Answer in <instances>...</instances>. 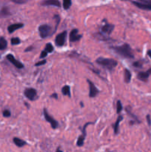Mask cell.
<instances>
[{"label": "cell", "mask_w": 151, "mask_h": 152, "mask_svg": "<svg viewBox=\"0 0 151 152\" xmlns=\"http://www.w3.org/2000/svg\"><path fill=\"white\" fill-rule=\"evenodd\" d=\"M112 50L115 51L116 54L126 59H133L134 55L133 53L131 46L128 44H124L120 46H111Z\"/></svg>", "instance_id": "obj_1"}, {"label": "cell", "mask_w": 151, "mask_h": 152, "mask_svg": "<svg viewBox=\"0 0 151 152\" xmlns=\"http://www.w3.org/2000/svg\"><path fill=\"white\" fill-rule=\"evenodd\" d=\"M98 65H101L104 68L111 71L113 68H116L118 65L117 61L113 59H109V58H104V57H99L96 60Z\"/></svg>", "instance_id": "obj_2"}, {"label": "cell", "mask_w": 151, "mask_h": 152, "mask_svg": "<svg viewBox=\"0 0 151 152\" xmlns=\"http://www.w3.org/2000/svg\"><path fill=\"white\" fill-rule=\"evenodd\" d=\"M39 32L40 37L42 39L47 38L55 33L54 30H53V28L51 25L46 24L41 25L39 27Z\"/></svg>", "instance_id": "obj_3"}, {"label": "cell", "mask_w": 151, "mask_h": 152, "mask_svg": "<svg viewBox=\"0 0 151 152\" xmlns=\"http://www.w3.org/2000/svg\"><path fill=\"white\" fill-rule=\"evenodd\" d=\"M132 3L137 8L145 11H151V0H136Z\"/></svg>", "instance_id": "obj_4"}, {"label": "cell", "mask_w": 151, "mask_h": 152, "mask_svg": "<svg viewBox=\"0 0 151 152\" xmlns=\"http://www.w3.org/2000/svg\"><path fill=\"white\" fill-rule=\"evenodd\" d=\"M67 32L66 30L62 32L61 33L58 34L56 37V40H55V43L57 46L59 47H62L65 45L66 42V39H67Z\"/></svg>", "instance_id": "obj_5"}, {"label": "cell", "mask_w": 151, "mask_h": 152, "mask_svg": "<svg viewBox=\"0 0 151 152\" xmlns=\"http://www.w3.org/2000/svg\"><path fill=\"white\" fill-rule=\"evenodd\" d=\"M44 117H45V119H46L48 122H50L52 128L56 129V128L59 126V122L48 114V110H47L46 108H44Z\"/></svg>", "instance_id": "obj_6"}, {"label": "cell", "mask_w": 151, "mask_h": 152, "mask_svg": "<svg viewBox=\"0 0 151 152\" xmlns=\"http://www.w3.org/2000/svg\"><path fill=\"white\" fill-rule=\"evenodd\" d=\"M113 30H114V25H113L105 24V25H103L101 28V34H102L103 37H106L107 36H109V35L111 34V33L113 32Z\"/></svg>", "instance_id": "obj_7"}, {"label": "cell", "mask_w": 151, "mask_h": 152, "mask_svg": "<svg viewBox=\"0 0 151 152\" xmlns=\"http://www.w3.org/2000/svg\"><path fill=\"white\" fill-rule=\"evenodd\" d=\"M24 94L28 100L34 101L37 100L38 96H37V91L34 88H26L24 91Z\"/></svg>", "instance_id": "obj_8"}, {"label": "cell", "mask_w": 151, "mask_h": 152, "mask_svg": "<svg viewBox=\"0 0 151 152\" xmlns=\"http://www.w3.org/2000/svg\"><path fill=\"white\" fill-rule=\"evenodd\" d=\"M87 81H88V83L89 85V97L91 98L96 97L99 93V90L96 87L93 83H92L90 79H87Z\"/></svg>", "instance_id": "obj_9"}, {"label": "cell", "mask_w": 151, "mask_h": 152, "mask_svg": "<svg viewBox=\"0 0 151 152\" xmlns=\"http://www.w3.org/2000/svg\"><path fill=\"white\" fill-rule=\"evenodd\" d=\"M6 58L7 59L9 60L10 62H11V63L13 64L16 68H19V69H22V68H24V65L21 62H19V61L16 60V59H15V57H13L12 54H8V55L6 56Z\"/></svg>", "instance_id": "obj_10"}, {"label": "cell", "mask_w": 151, "mask_h": 152, "mask_svg": "<svg viewBox=\"0 0 151 152\" xmlns=\"http://www.w3.org/2000/svg\"><path fill=\"white\" fill-rule=\"evenodd\" d=\"M81 35L79 34V30L78 29H73L70 33V37H69V40L70 42H77L81 38Z\"/></svg>", "instance_id": "obj_11"}, {"label": "cell", "mask_w": 151, "mask_h": 152, "mask_svg": "<svg viewBox=\"0 0 151 152\" xmlns=\"http://www.w3.org/2000/svg\"><path fill=\"white\" fill-rule=\"evenodd\" d=\"M41 5L43 6H54L60 8L61 3L59 0H44L41 2Z\"/></svg>", "instance_id": "obj_12"}, {"label": "cell", "mask_w": 151, "mask_h": 152, "mask_svg": "<svg viewBox=\"0 0 151 152\" xmlns=\"http://www.w3.org/2000/svg\"><path fill=\"white\" fill-rule=\"evenodd\" d=\"M23 26H24V25H23L22 23H16V24L11 25L8 26V30L10 33H12L13 32H14L15 30L22 28Z\"/></svg>", "instance_id": "obj_13"}, {"label": "cell", "mask_w": 151, "mask_h": 152, "mask_svg": "<svg viewBox=\"0 0 151 152\" xmlns=\"http://www.w3.org/2000/svg\"><path fill=\"white\" fill-rule=\"evenodd\" d=\"M150 72L149 71H142V72H139L137 75V77H138V79L142 81H145L148 79L150 76Z\"/></svg>", "instance_id": "obj_14"}, {"label": "cell", "mask_w": 151, "mask_h": 152, "mask_svg": "<svg viewBox=\"0 0 151 152\" xmlns=\"http://www.w3.org/2000/svg\"><path fill=\"white\" fill-rule=\"evenodd\" d=\"M13 143H14V144L16 145V146H18V147L19 148L23 147V146H25L26 144H27V143H26L25 140L19 139V138L18 137L13 138Z\"/></svg>", "instance_id": "obj_15"}, {"label": "cell", "mask_w": 151, "mask_h": 152, "mask_svg": "<svg viewBox=\"0 0 151 152\" xmlns=\"http://www.w3.org/2000/svg\"><path fill=\"white\" fill-rule=\"evenodd\" d=\"M131 77H132V75H131V71H129L128 69H124V80L126 83H130L131 80Z\"/></svg>", "instance_id": "obj_16"}, {"label": "cell", "mask_w": 151, "mask_h": 152, "mask_svg": "<svg viewBox=\"0 0 151 152\" xmlns=\"http://www.w3.org/2000/svg\"><path fill=\"white\" fill-rule=\"evenodd\" d=\"M122 120H123V117L122 116H119V117L117 118V120H116V123L114 125V133L116 134H117L119 133V123Z\"/></svg>", "instance_id": "obj_17"}, {"label": "cell", "mask_w": 151, "mask_h": 152, "mask_svg": "<svg viewBox=\"0 0 151 152\" xmlns=\"http://www.w3.org/2000/svg\"><path fill=\"white\" fill-rule=\"evenodd\" d=\"M62 93L63 95L68 96L70 97V88L69 86H65L62 88Z\"/></svg>", "instance_id": "obj_18"}, {"label": "cell", "mask_w": 151, "mask_h": 152, "mask_svg": "<svg viewBox=\"0 0 151 152\" xmlns=\"http://www.w3.org/2000/svg\"><path fill=\"white\" fill-rule=\"evenodd\" d=\"M7 45H8V42L3 37H1L0 38V50H5L7 48Z\"/></svg>", "instance_id": "obj_19"}, {"label": "cell", "mask_w": 151, "mask_h": 152, "mask_svg": "<svg viewBox=\"0 0 151 152\" xmlns=\"http://www.w3.org/2000/svg\"><path fill=\"white\" fill-rule=\"evenodd\" d=\"M72 5L71 0H63V8L65 10H68Z\"/></svg>", "instance_id": "obj_20"}, {"label": "cell", "mask_w": 151, "mask_h": 152, "mask_svg": "<svg viewBox=\"0 0 151 152\" xmlns=\"http://www.w3.org/2000/svg\"><path fill=\"white\" fill-rule=\"evenodd\" d=\"M84 139H85V136H84V135L81 134V136H79L78 140H77V146H79V147H81V146H82L83 145H84Z\"/></svg>", "instance_id": "obj_21"}, {"label": "cell", "mask_w": 151, "mask_h": 152, "mask_svg": "<svg viewBox=\"0 0 151 152\" xmlns=\"http://www.w3.org/2000/svg\"><path fill=\"white\" fill-rule=\"evenodd\" d=\"M123 106L121 101H120V100H118L117 103H116V112H117V114H120V112H121Z\"/></svg>", "instance_id": "obj_22"}, {"label": "cell", "mask_w": 151, "mask_h": 152, "mask_svg": "<svg viewBox=\"0 0 151 152\" xmlns=\"http://www.w3.org/2000/svg\"><path fill=\"white\" fill-rule=\"evenodd\" d=\"M45 50L48 53H52L53 51V50H54V48H53V46L52 45V44H51V43H48V44L46 45V46H45Z\"/></svg>", "instance_id": "obj_23"}, {"label": "cell", "mask_w": 151, "mask_h": 152, "mask_svg": "<svg viewBox=\"0 0 151 152\" xmlns=\"http://www.w3.org/2000/svg\"><path fill=\"white\" fill-rule=\"evenodd\" d=\"M21 43L20 39L18 38V37H13L11 39V44L13 45H19Z\"/></svg>", "instance_id": "obj_24"}, {"label": "cell", "mask_w": 151, "mask_h": 152, "mask_svg": "<svg viewBox=\"0 0 151 152\" xmlns=\"http://www.w3.org/2000/svg\"><path fill=\"white\" fill-rule=\"evenodd\" d=\"M11 1L14 2V3L18 4V5H22V4L27 3L29 0H11Z\"/></svg>", "instance_id": "obj_25"}, {"label": "cell", "mask_w": 151, "mask_h": 152, "mask_svg": "<svg viewBox=\"0 0 151 152\" xmlns=\"http://www.w3.org/2000/svg\"><path fill=\"white\" fill-rule=\"evenodd\" d=\"M1 13H2L3 16H8V15L10 14L9 11H8V9L7 8H3V9L2 10V11H1Z\"/></svg>", "instance_id": "obj_26"}, {"label": "cell", "mask_w": 151, "mask_h": 152, "mask_svg": "<svg viewBox=\"0 0 151 152\" xmlns=\"http://www.w3.org/2000/svg\"><path fill=\"white\" fill-rule=\"evenodd\" d=\"M11 113L8 110H5L3 111V116L5 117H11Z\"/></svg>", "instance_id": "obj_27"}, {"label": "cell", "mask_w": 151, "mask_h": 152, "mask_svg": "<svg viewBox=\"0 0 151 152\" xmlns=\"http://www.w3.org/2000/svg\"><path fill=\"white\" fill-rule=\"evenodd\" d=\"M48 53L45 50H44V51H41V55H40V58H41V59H42V58H45V57H46L47 56H48Z\"/></svg>", "instance_id": "obj_28"}, {"label": "cell", "mask_w": 151, "mask_h": 152, "mask_svg": "<svg viewBox=\"0 0 151 152\" xmlns=\"http://www.w3.org/2000/svg\"><path fill=\"white\" fill-rule=\"evenodd\" d=\"M47 62V60L46 59H44V60L42 61H40V62H38L37 63L35 64L36 66H40V65H45V63Z\"/></svg>", "instance_id": "obj_29"}, {"label": "cell", "mask_w": 151, "mask_h": 152, "mask_svg": "<svg viewBox=\"0 0 151 152\" xmlns=\"http://www.w3.org/2000/svg\"><path fill=\"white\" fill-rule=\"evenodd\" d=\"M133 65L134 67H136V68H141V67L142 66V64L140 62H135L133 64Z\"/></svg>", "instance_id": "obj_30"}, {"label": "cell", "mask_w": 151, "mask_h": 152, "mask_svg": "<svg viewBox=\"0 0 151 152\" xmlns=\"http://www.w3.org/2000/svg\"><path fill=\"white\" fill-rule=\"evenodd\" d=\"M146 119H147V121L148 125H151V119H150V116L149 114H148V115H147Z\"/></svg>", "instance_id": "obj_31"}, {"label": "cell", "mask_w": 151, "mask_h": 152, "mask_svg": "<svg viewBox=\"0 0 151 152\" xmlns=\"http://www.w3.org/2000/svg\"><path fill=\"white\" fill-rule=\"evenodd\" d=\"M51 97H54L55 99H58V95L56 94V93H53V94L51 95Z\"/></svg>", "instance_id": "obj_32"}, {"label": "cell", "mask_w": 151, "mask_h": 152, "mask_svg": "<svg viewBox=\"0 0 151 152\" xmlns=\"http://www.w3.org/2000/svg\"><path fill=\"white\" fill-rule=\"evenodd\" d=\"M147 55L149 56V57L151 58V51H150V50H149V51H147Z\"/></svg>", "instance_id": "obj_33"}, {"label": "cell", "mask_w": 151, "mask_h": 152, "mask_svg": "<svg viewBox=\"0 0 151 152\" xmlns=\"http://www.w3.org/2000/svg\"><path fill=\"white\" fill-rule=\"evenodd\" d=\"M33 49V47H30V48H27V49L25 50V52H27V51H30V50H32Z\"/></svg>", "instance_id": "obj_34"}, {"label": "cell", "mask_w": 151, "mask_h": 152, "mask_svg": "<svg viewBox=\"0 0 151 152\" xmlns=\"http://www.w3.org/2000/svg\"><path fill=\"white\" fill-rule=\"evenodd\" d=\"M149 71V72H150V74H151V69H150V70H149V71Z\"/></svg>", "instance_id": "obj_35"}, {"label": "cell", "mask_w": 151, "mask_h": 152, "mask_svg": "<svg viewBox=\"0 0 151 152\" xmlns=\"http://www.w3.org/2000/svg\"><path fill=\"white\" fill-rule=\"evenodd\" d=\"M81 106L83 107V103H81Z\"/></svg>", "instance_id": "obj_36"}, {"label": "cell", "mask_w": 151, "mask_h": 152, "mask_svg": "<svg viewBox=\"0 0 151 152\" xmlns=\"http://www.w3.org/2000/svg\"></svg>", "instance_id": "obj_37"}]
</instances>
